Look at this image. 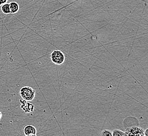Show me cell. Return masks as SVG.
Here are the masks:
<instances>
[{
    "label": "cell",
    "mask_w": 148,
    "mask_h": 136,
    "mask_svg": "<svg viewBox=\"0 0 148 136\" xmlns=\"http://www.w3.org/2000/svg\"><path fill=\"white\" fill-rule=\"evenodd\" d=\"M20 94L22 99L26 101H31L34 99L35 91L31 87L26 86L21 88Z\"/></svg>",
    "instance_id": "cell-1"
},
{
    "label": "cell",
    "mask_w": 148,
    "mask_h": 136,
    "mask_svg": "<svg viewBox=\"0 0 148 136\" xmlns=\"http://www.w3.org/2000/svg\"><path fill=\"white\" fill-rule=\"evenodd\" d=\"M65 57L63 52L60 50H55L51 54V60L57 65H60L64 63Z\"/></svg>",
    "instance_id": "cell-2"
},
{
    "label": "cell",
    "mask_w": 148,
    "mask_h": 136,
    "mask_svg": "<svg viewBox=\"0 0 148 136\" xmlns=\"http://www.w3.org/2000/svg\"><path fill=\"white\" fill-rule=\"evenodd\" d=\"M126 136H145V130L142 128L132 127L125 129Z\"/></svg>",
    "instance_id": "cell-3"
},
{
    "label": "cell",
    "mask_w": 148,
    "mask_h": 136,
    "mask_svg": "<svg viewBox=\"0 0 148 136\" xmlns=\"http://www.w3.org/2000/svg\"><path fill=\"white\" fill-rule=\"evenodd\" d=\"M20 102L21 103V107L25 111V113H29L34 111V106L33 104L29 102H26V101L24 99H20Z\"/></svg>",
    "instance_id": "cell-4"
},
{
    "label": "cell",
    "mask_w": 148,
    "mask_h": 136,
    "mask_svg": "<svg viewBox=\"0 0 148 136\" xmlns=\"http://www.w3.org/2000/svg\"><path fill=\"white\" fill-rule=\"evenodd\" d=\"M36 132L37 131L36 128L32 125H27L24 128V133L26 136H36Z\"/></svg>",
    "instance_id": "cell-5"
},
{
    "label": "cell",
    "mask_w": 148,
    "mask_h": 136,
    "mask_svg": "<svg viewBox=\"0 0 148 136\" xmlns=\"http://www.w3.org/2000/svg\"><path fill=\"white\" fill-rule=\"evenodd\" d=\"M9 6L10 9V13L12 14H14L17 13L19 10V5L16 2H11L9 3Z\"/></svg>",
    "instance_id": "cell-6"
},
{
    "label": "cell",
    "mask_w": 148,
    "mask_h": 136,
    "mask_svg": "<svg viewBox=\"0 0 148 136\" xmlns=\"http://www.w3.org/2000/svg\"><path fill=\"white\" fill-rule=\"evenodd\" d=\"M1 11L2 13L5 14H10V9L9 6V4L8 3H5L3 5H1Z\"/></svg>",
    "instance_id": "cell-7"
},
{
    "label": "cell",
    "mask_w": 148,
    "mask_h": 136,
    "mask_svg": "<svg viewBox=\"0 0 148 136\" xmlns=\"http://www.w3.org/2000/svg\"><path fill=\"white\" fill-rule=\"evenodd\" d=\"M112 136H125V133L123 131H120L119 129H114L112 131Z\"/></svg>",
    "instance_id": "cell-8"
},
{
    "label": "cell",
    "mask_w": 148,
    "mask_h": 136,
    "mask_svg": "<svg viewBox=\"0 0 148 136\" xmlns=\"http://www.w3.org/2000/svg\"><path fill=\"white\" fill-rule=\"evenodd\" d=\"M100 136H112V131L107 129L103 130L101 132Z\"/></svg>",
    "instance_id": "cell-9"
},
{
    "label": "cell",
    "mask_w": 148,
    "mask_h": 136,
    "mask_svg": "<svg viewBox=\"0 0 148 136\" xmlns=\"http://www.w3.org/2000/svg\"><path fill=\"white\" fill-rule=\"evenodd\" d=\"M8 2V0H0V6L3 5L4 4Z\"/></svg>",
    "instance_id": "cell-10"
},
{
    "label": "cell",
    "mask_w": 148,
    "mask_h": 136,
    "mask_svg": "<svg viewBox=\"0 0 148 136\" xmlns=\"http://www.w3.org/2000/svg\"><path fill=\"white\" fill-rule=\"evenodd\" d=\"M145 136H148V129L147 128L145 131Z\"/></svg>",
    "instance_id": "cell-11"
},
{
    "label": "cell",
    "mask_w": 148,
    "mask_h": 136,
    "mask_svg": "<svg viewBox=\"0 0 148 136\" xmlns=\"http://www.w3.org/2000/svg\"><path fill=\"white\" fill-rule=\"evenodd\" d=\"M1 117H2V113H1V111H0V119H1Z\"/></svg>",
    "instance_id": "cell-12"
}]
</instances>
